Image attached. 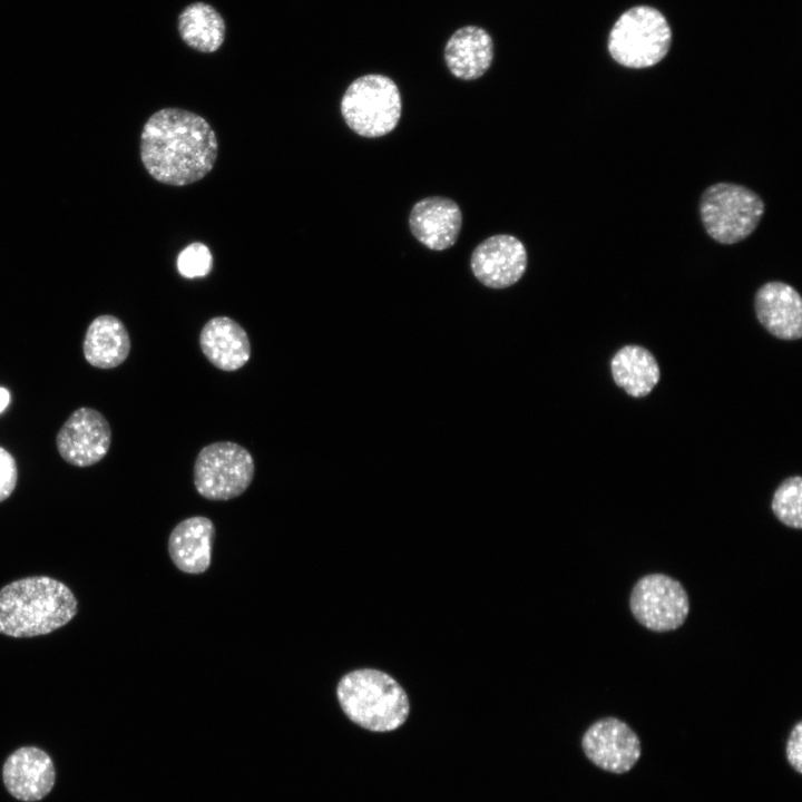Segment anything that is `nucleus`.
Returning <instances> with one entry per match:
<instances>
[{
	"instance_id": "7ed1b4c3",
	"label": "nucleus",
	"mask_w": 802,
	"mask_h": 802,
	"mask_svg": "<svg viewBox=\"0 0 802 802\" xmlns=\"http://www.w3.org/2000/svg\"><path fill=\"white\" fill-rule=\"evenodd\" d=\"M336 697L350 721L372 732L394 731L410 713L403 687L389 674L374 668L345 674L338 683Z\"/></svg>"
},
{
	"instance_id": "f257e3e1",
	"label": "nucleus",
	"mask_w": 802,
	"mask_h": 802,
	"mask_svg": "<svg viewBox=\"0 0 802 802\" xmlns=\"http://www.w3.org/2000/svg\"><path fill=\"white\" fill-rule=\"evenodd\" d=\"M218 144L202 116L180 108H163L144 125L140 157L149 175L172 186L206 176L217 158Z\"/></svg>"
},
{
	"instance_id": "1a4fd4ad",
	"label": "nucleus",
	"mask_w": 802,
	"mask_h": 802,
	"mask_svg": "<svg viewBox=\"0 0 802 802\" xmlns=\"http://www.w3.org/2000/svg\"><path fill=\"white\" fill-rule=\"evenodd\" d=\"M581 747L591 763L617 774L628 772L640 756L637 734L613 716L594 722L583 735Z\"/></svg>"
},
{
	"instance_id": "20e7f679",
	"label": "nucleus",
	"mask_w": 802,
	"mask_h": 802,
	"mask_svg": "<svg viewBox=\"0 0 802 802\" xmlns=\"http://www.w3.org/2000/svg\"><path fill=\"white\" fill-rule=\"evenodd\" d=\"M340 109L348 127L359 136L382 137L391 133L401 118V94L391 78L368 74L350 84Z\"/></svg>"
},
{
	"instance_id": "2eb2a0df",
	"label": "nucleus",
	"mask_w": 802,
	"mask_h": 802,
	"mask_svg": "<svg viewBox=\"0 0 802 802\" xmlns=\"http://www.w3.org/2000/svg\"><path fill=\"white\" fill-rule=\"evenodd\" d=\"M199 346L205 358L225 372L239 370L251 358L246 331L228 316H215L205 323L199 333Z\"/></svg>"
},
{
	"instance_id": "dca6fc26",
	"label": "nucleus",
	"mask_w": 802,
	"mask_h": 802,
	"mask_svg": "<svg viewBox=\"0 0 802 802\" xmlns=\"http://www.w3.org/2000/svg\"><path fill=\"white\" fill-rule=\"evenodd\" d=\"M214 535V524L207 517L193 516L178 522L168 538L174 565L186 574L205 573L211 565Z\"/></svg>"
},
{
	"instance_id": "0eeeda50",
	"label": "nucleus",
	"mask_w": 802,
	"mask_h": 802,
	"mask_svg": "<svg viewBox=\"0 0 802 802\" xmlns=\"http://www.w3.org/2000/svg\"><path fill=\"white\" fill-rule=\"evenodd\" d=\"M254 473V459L246 448L232 441H218L198 452L193 480L202 497L224 501L244 493Z\"/></svg>"
},
{
	"instance_id": "39448f33",
	"label": "nucleus",
	"mask_w": 802,
	"mask_h": 802,
	"mask_svg": "<svg viewBox=\"0 0 802 802\" xmlns=\"http://www.w3.org/2000/svg\"><path fill=\"white\" fill-rule=\"evenodd\" d=\"M764 208V202L755 192L733 183L711 185L700 199V216L706 233L725 245L749 237L757 227Z\"/></svg>"
},
{
	"instance_id": "412c9836",
	"label": "nucleus",
	"mask_w": 802,
	"mask_h": 802,
	"mask_svg": "<svg viewBox=\"0 0 802 802\" xmlns=\"http://www.w3.org/2000/svg\"><path fill=\"white\" fill-rule=\"evenodd\" d=\"M802 478L794 476L785 479L776 488L771 508L775 517L785 526L802 528Z\"/></svg>"
},
{
	"instance_id": "4468645a",
	"label": "nucleus",
	"mask_w": 802,
	"mask_h": 802,
	"mask_svg": "<svg viewBox=\"0 0 802 802\" xmlns=\"http://www.w3.org/2000/svg\"><path fill=\"white\" fill-rule=\"evenodd\" d=\"M754 307L760 323L775 338H801L802 300L793 286L779 281L763 284L755 294Z\"/></svg>"
},
{
	"instance_id": "6e6552de",
	"label": "nucleus",
	"mask_w": 802,
	"mask_h": 802,
	"mask_svg": "<svg viewBox=\"0 0 802 802\" xmlns=\"http://www.w3.org/2000/svg\"><path fill=\"white\" fill-rule=\"evenodd\" d=\"M629 608L645 628L662 633L681 627L689 613V599L675 578L653 573L640 577L632 588Z\"/></svg>"
},
{
	"instance_id": "9d476101",
	"label": "nucleus",
	"mask_w": 802,
	"mask_h": 802,
	"mask_svg": "<svg viewBox=\"0 0 802 802\" xmlns=\"http://www.w3.org/2000/svg\"><path fill=\"white\" fill-rule=\"evenodd\" d=\"M56 443L59 454L68 463L76 467L92 466L107 454L111 429L99 411L80 408L62 424Z\"/></svg>"
},
{
	"instance_id": "f8f14e48",
	"label": "nucleus",
	"mask_w": 802,
	"mask_h": 802,
	"mask_svg": "<svg viewBox=\"0 0 802 802\" xmlns=\"http://www.w3.org/2000/svg\"><path fill=\"white\" fill-rule=\"evenodd\" d=\"M2 779L12 796L25 802H35L52 790L56 771L51 757L43 750L22 746L7 757Z\"/></svg>"
},
{
	"instance_id": "393cba45",
	"label": "nucleus",
	"mask_w": 802,
	"mask_h": 802,
	"mask_svg": "<svg viewBox=\"0 0 802 802\" xmlns=\"http://www.w3.org/2000/svg\"><path fill=\"white\" fill-rule=\"evenodd\" d=\"M10 403V393L7 389L0 387V413L8 407Z\"/></svg>"
},
{
	"instance_id": "a211bd4d",
	"label": "nucleus",
	"mask_w": 802,
	"mask_h": 802,
	"mask_svg": "<svg viewBox=\"0 0 802 802\" xmlns=\"http://www.w3.org/2000/svg\"><path fill=\"white\" fill-rule=\"evenodd\" d=\"M130 336L125 324L114 315H100L88 326L84 339L86 360L99 369L120 365L130 352Z\"/></svg>"
},
{
	"instance_id": "f3484780",
	"label": "nucleus",
	"mask_w": 802,
	"mask_h": 802,
	"mask_svg": "<svg viewBox=\"0 0 802 802\" xmlns=\"http://www.w3.org/2000/svg\"><path fill=\"white\" fill-rule=\"evenodd\" d=\"M492 59V38L481 27L459 28L444 47L446 65L449 71L461 80H475L483 76Z\"/></svg>"
},
{
	"instance_id": "aec40b11",
	"label": "nucleus",
	"mask_w": 802,
	"mask_h": 802,
	"mask_svg": "<svg viewBox=\"0 0 802 802\" xmlns=\"http://www.w3.org/2000/svg\"><path fill=\"white\" fill-rule=\"evenodd\" d=\"M178 31L190 48L200 52H214L224 41L225 22L212 6L195 2L180 12Z\"/></svg>"
},
{
	"instance_id": "ddd939ff",
	"label": "nucleus",
	"mask_w": 802,
	"mask_h": 802,
	"mask_svg": "<svg viewBox=\"0 0 802 802\" xmlns=\"http://www.w3.org/2000/svg\"><path fill=\"white\" fill-rule=\"evenodd\" d=\"M462 213L451 198L430 196L417 202L409 214L412 235L432 251H443L458 239Z\"/></svg>"
},
{
	"instance_id": "423d86ee",
	"label": "nucleus",
	"mask_w": 802,
	"mask_h": 802,
	"mask_svg": "<svg viewBox=\"0 0 802 802\" xmlns=\"http://www.w3.org/2000/svg\"><path fill=\"white\" fill-rule=\"evenodd\" d=\"M671 29L656 9L639 6L624 12L608 39L610 56L628 68H647L659 62L671 46Z\"/></svg>"
},
{
	"instance_id": "b1692460",
	"label": "nucleus",
	"mask_w": 802,
	"mask_h": 802,
	"mask_svg": "<svg viewBox=\"0 0 802 802\" xmlns=\"http://www.w3.org/2000/svg\"><path fill=\"white\" fill-rule=\"evenodd\" d=\"M785 755L790 765L802 772V722L799 721L792 728L785 747Z\"/></svg>"
},
{
	"instance_id": "f03ea898",
	"label": "nucleus",
	"mask_w": 802,
	"mask_h": 802,
	"mask_svg": "<svg viewBox=\"0 0 802 802\" xmlns=\"http://www.w3.org/2000/svg\"><path fill=\"white\" fill-rule=\"evenodd\" d=\"M77 600L61 581L27 577L0 589V633L11 637L49 634L76 615Z\"/></svg>"
},
{
	"instance_id": "4be33fe9",
	"label": "nucleus",
	"mask_w": 802,
	"mask_h": 802,
	"mask_svg": "<svg viewBox=\"0 0 802 802\" xmlns=\"http://www.w3.org/2000/svg\"><path fill=\"white\" fill-rule=\"evenodd\" d=\"M213 266V257L208 247L199 242L185 247L177 257V270L187 278L206 276Z\"/></svg>"
},
{
	"instance_id": "9b49d317",
	"label": "nucleus",
	"mask_w": 802,
	"mask_h": 802,
	"mask_svg": "<svg viewBox=\"0 0 802 802\" xmlns=\"http://www.w3.org/2000/svg\"><path fill=\"white\" fill-rule=\"evenodd\" d=\"M470 267L485 286L505 288L517 283L526 272L527 251L512 235H492L476 246Z\"/></svg>"
},
{
	"instance_id": "6ab92c4d",
	"label": "nucleus",
	"mask_w": 802,
	"mask_h": 802,
	"mask_svg": "<svg viewBox=\"0 0 802 802\" xmlns=\"http://www.w3.org/2000/svg\"><path fill=\"white\" fill-rule=\"evenodd\" d=\"M610 370L615 383L634 398L647 395L661 378L654 355L638 345L619 349L610 361Z\"/></svg>"
},
{
	"instance_id": "5701e85b",
	"label": "nucleus",
	"mask_w": 802,
	"mask_h": 802,
	"mask_svg": "<svg viewBox=\"0 0 802 802\" xmlns=\"http://www.w3.org/2000/svg\"><path fill=\"white\" fill-rule=\"evenodd\" d=\"M17 479L18 469L14 458L0 447V502L12 493Z\"/></svg>"
}]
</instances>
